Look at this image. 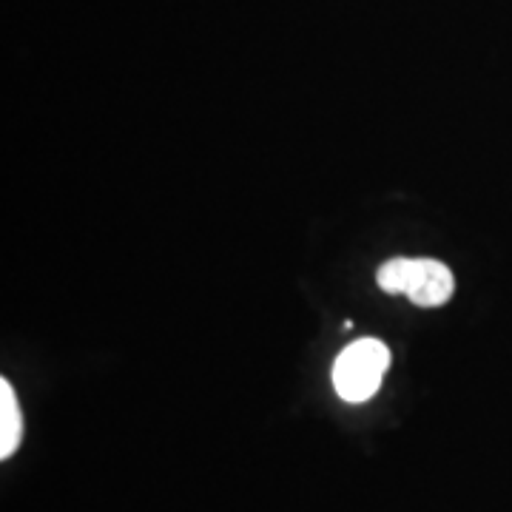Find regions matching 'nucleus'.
<instances>
[{"mask_svg": "<svg viewBox=\"0 0 512 512\" xmlns=\"http://www.w3.org/2000/svg\"><path fill=\"white\" fill-rule=\"evenodd\" d=\"M23 439V416L12 384L0 382V458L15 456Z\"/></svg>", "mask_w": 512, "mask_h": 512, "instance_id": "3", "label": "nucleus"}, {"mask_svg": "<svg viewBox=\"0 0 512 512\" xmlns=\"http://www.w3.org/2000/svg\"><path fill=\"white\" fill-rule=\"evenodd\" d=\"M453 274L439 259H410L407 262V282L404 296L421 308H439L453 296Z\"/></svg>", "mask_w": 512, "mask_h": 512, "instance_id": "2", "label": "nucleus"}, {"mask_svg": "<svg viewBox=\"0 0 512 512\" xmlns=\"http://www.w3.org/2000/svg\"><path fill=\"white\" fill-rule=\"evenodd\" d=\"M390 367V350L379 339H359L339 353L333 365V387L350 404L373 399Z\"/></svg>", "mask_w": 512, "mask_h": 512, "instance_id": "1", "label": "nucleus"}, {"mask_svg": "<svg viewBox=\"0 0 512 512\" xmlns=\"http://www.w3.org/2000/svg\"><path fill=\"white\" fill-rule=\"evenodd\" d=\"M407 262L410 259H390L379 268V288L384 293H404V282H407Z\"/></svg>", "mask_w": 512, "mask_h": 512, "instance_id": "4", "label": "nucleus"}]
</instances>
